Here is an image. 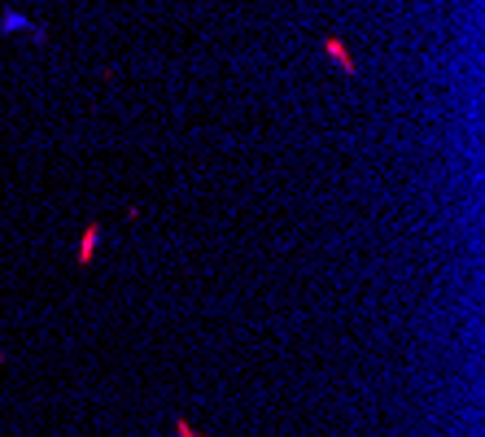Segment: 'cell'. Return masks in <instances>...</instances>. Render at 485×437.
<instances>
[{
  "label": "cell",
  "mask_w": 485,
  "mask_h": 437,
  "mask_svg": "<svg viewBox=\"0 0 485 437\" xmlns=\"http://www.w3.org/2000/svg\"><path fill=\"white\" fill-rule=\"evenodd\" d=\"M320 49H324V53H328V57L337 61V70H341V75H345V79H354V75H359V66H354V57H350V49H345V44L337 40V35H324V40H320Z\"/></svg>",
  "instance_id": "6da1fadb"
},
{
  "label": "cell",
  "mask_w": 485,
  "mask_h": 437,
  "mask_svg": "<svg viewBox=\"0 0 485 437\" xmlns=\"http://www.w3.org/2000/svg\"><path fill=\"white\" fill-rule=\"evenodd\" d=\"M0 31H31V40H40V44L48 40L40 22H31V18H22V14H14V9H5V14H0Z\"/></svg>",
  "instance_id": "7a4b0ae2"
}]
</instances>
